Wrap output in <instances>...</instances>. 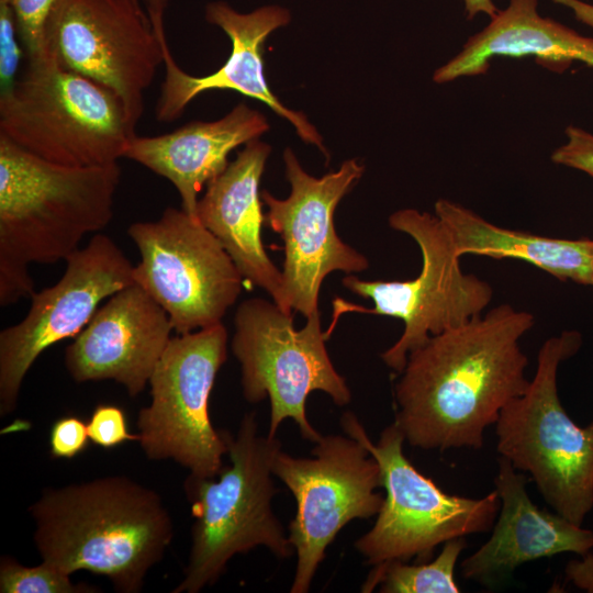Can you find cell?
<instances>
[{"label":"cell","instance_id":"cell-20","mask_svg":"<svg viewBox=\"0 0 593 593\" xmlns=\"http://www.w3.org/2000/svg\"><path fill=\"white\" fill-rule=\"evenodd\" d=\"M269 153L270 146L258 138L245 144L236 159L206 184L198 202L197 219L217 238L243 278L275 301L282 275L261 240L265 214L259 192Z\"/></svg>","mask_w":593,"mask_h":593},{"label":"cell","instance_id":"cell-19","mask_svg":"<svg viewBox=\"0 0 593 593\" xmlns=\"http://www.w3.org/2000/svg\"><path fill=\"white\" fill-rule=\"evenodd\" d=\"M269 130L266 118L239 103L212 122L194 121L156 136H133L124 157L170 181L181 209L197 219L198 194L228 166L230 153Z\"/></svg>","mask_w":593,"mask_h":593},{"label":"cell","instance_id":"cell-11","mask_svg":"<svg viewBox=\"0 0 593 593\" xmlns=\"http://www.w3.org/2000/svg\"><path fill=\"white\" fill-rule=\"evenodd\" d=\"M312 457L276 454L272 473L293 494L296 512L289 540L296 553L291 593H306L326 548L353 519L377 515L384 497L377 459L350 436L326 435L314 443Z\"/></svg>","mask_w":593,"mask_h":593},{"label":"cell","instance_id":"cell-17","mask_svg":"<svg viewBox=\"0 0 593 593\" xmlns=\"http://www.w3.org/2000/svg\"><path fill=\"white\" fill-rule=\"evenodd\" d=\"M205 20L230 37L231 54L216 71L203 77L187 74L177 65L171 53L165 55L166 75L155 108L156 119L159 122H172L200 93L212 89H230L270 107L294 126L301 139L317 146L328 157L322 136L306 115L284 107L269 89L265 78V41L275 30L289 24L290 11L273 4L242 13L226 2L215 1L206 4Z\"/></svg>","mask_w":593,"mask_h":593},{"label":"cell","instance_id":"cell-8","mask_svg":"<svg viewBox=\"0 0 593 593\" xmlns=\"http://www.w3.org/2000/svg\"><path fill=\"white\" fill-rule=\"evenodd\" d=\"M340 425L377 459L385 489L372 528L355 542L367 563L412 558L425 562L438 545L493 527L501 505L496 490L481 499L444 492L407 460L405 437L395 421L381 432L377 444L353 412H345Z\"/></svg>","mask_w":593,"mask_h":593},{"label":"cell","instance_id":"cell-27","mask_svg":"<svg viewBox=\"0 0 593 593\" xmlns=\"http://www.w3.org/2000/svg\"><path fill=\"white\" fill-rule=\"evenodd\" d=\"M18 26L13 10L0 2V86L1 93L18 80L16 72L22 56L18 42Z\"/></svg>","mask_w":593,"mask_h":593},{"label":"cell","instance_id":"cell-28","mask_svg":"<svg viewBox=\"0 0 593 593\" xmlns=\"http://www.w3.org/2000/svg\"><path fill=\"white\" fill-rule=\"evenodd\" d=\"M90 441L87 422L76 415H65L49 430V454L56 459H72L85 451Z\"/></svg>","mask_w":593,"mask_h":593},{"label":"cell","instance_id":"cell-15","mask_svg":"<svg viewBox=\"0 0 593 593\" xmlns=\"http://www.w3.org/2000/svg\"><path fill=\"white\" fill-rule=\"evenodd\" d=\"M65 261L61 278L32 294L24 318L0 332L1 416L15 410L23 380L42 353L76 337L104 299L134 283V266L104 234Z\"/></svg>","mask_w":593,"mask_h":593},{"label":"cell","instance_id":"cell-29","mask_svg":"<svg viewBox=\"0 0 593 593\" xmlns=\"http://www.w3.org/2000/svg\"><path fill=\"white\" fill-rule=\"evenodd\" d=\"M564 134L566 142L551 154L552 163L593 177V134L574 125L567 126Z\"/></svg>","mask_w":593,"mask_h":593},{"label":"cell","instance_id":"cell-23","mask_svg":"<svg viewBox=\"0 0 593 593\" xmlns=\"http://www.w3.org/2000/svg\"><path fill=\"white\" fill-rule=\"evenodd\" d=\"M465 537L446 541L435 560L409 564L391 560L376 564L361 586L371 592L376 586L383 593H458L455 579L457 561L466 548Z\"/></svg>","mask_w":593,"mask_h":593},{"label":"cell","instance_id":"cell-18","mask_svg":"<svg viewBox=\"0 0 593 593\" xmlns=\"http://www.w3.org/2000/svg\"><path fill=\"white\" fill-rule=\"evenodd\" d=\"M494 479L501 502L491 537L460 564L466 580L491 584L523 563L560 553L583 556L593 549V532L530 500L527 479L504 457Z\"/></svg>","mask_w":593,"mask_h":593},{"label":"cell","instance_id":"cell-1","mask_svg":"<svg viewBox=\"0 0 593 593\" xmlns=\"http://www.w3.org/2000/svg\"><path fill=\"white\" fill-rule=\"evenodd\" d=\"M532 313L510 304L430 336L412 350L395 384V422L424 450L480 449L484 430L528 388L521 338Z\"/></svg>","mask_w":593,"mask_h":593},{"label":"cell","instance_id":"cell-13","mask_svg":"<svg viewBox=\"0 0 593 593\" xmlns=\"http://www.w3.org/2000/svg\"><path fill=\"white\" fill-rule=\"evenodd\" d=\"M45 49L63 68L112 91L134 130L144 92L171 52L138 0H59L46 23Z\"/></svg>","mask_w":593,"mask_h":593},{"label":"cell","instance_id":"cell-6","mask_svg":"<svg viewBox=\"0 0 593 593\" xmlns=\"http://www.w3.org/2000/svg\"><path fill=\"white\" fill-rule=\"evenodd\" d=\"M581 345L578 331L545 340L528 388L503 407L495 423L500 455L528 472L555 512L579 526L593 508V422L581 427L568 415L557 373Z\"/></svg>","mask_w":593,"mask_h":593},{"label":"cell","instance_id":"cell-7","mask_svg":"<svg viewBox=\"0 0 593 593\" xmlns=\"http://www.w3.org/2000/svg\"><path fill=\"white\" fill-rule=\"evenodd\" d=\"M390 226L411 236L422 254L418 276L405 281H366L356 276L344 277L343 284L351 292L373 302L372 309L335 299L334 318L346 312L396 317L404 331L398 342L381 354L383 362L402 372L409 354L430 336L459 326L483 313L493 298L492 287L460 267V256L443 221L434 213L402 209L389 217Z\"/></svg>","mask_w":593,"mask_h":593},{"label":"cell","instance_id":"cell-33","mask_svg":"<svg viewBox=\"0 0 593 593\" xmlns=\"http://www.w3.org/2000/svg\"><path fill=\"white\" fill-rule=\"evenodd\" d=\"M590 286L593 288V257H592V275H591V283Z\"/></svg>","mask_w":593,"mask_h":593},{"label":"cell","instance_id":"cell-5","mask_svg":"<svg viewBox=\"0 0 593 593\" xmlns=\"http://www.w3.org/2000/svg\"><path fill=\"white\" fill-rule=\"evenodd\" d=\"M0 134L36 157L70 167L119 163L136 135L112 91L63 68L48 53L29 60L1 93Z\"/></svg>","mask_w":593,"mask_h":593},{"label":"cell","instance_id":"cell-14","mask_svg":"<svg viewBox=\"0 0 593 593\" xmlns=\"http://www.w3.org/2000/svg\"><path fill=\"white\" fill-rule=\"evenodd\" d=\"M283 160L290 195L281 200L267 190L260 193L268 206L265 224L284 244L281 287L273 302L286 313L294 310L307 318L318 312L320 289L328 273L361 272L369 266L363 255L339 238L334 225L337 204L365 167L349 159L338 170L315 178L303 170L290 148Z\"/></svg>","mask_w":593,"mask_h":593},{"label":"cell","instance_id":"cell-16","mask_svg":"<svg viewBox=\"0 0 593 593\" xmlns=\"http://www.w3.org/2000/svg\"><path fill=\"white\" fill-rule=\"evenodd\" d=\"M174 328L166 311L135 282L112 294L69 344L74 381L113 380L132 398L149 384Z\"/></svg>","mask_w":593,"mask_h":593},{"label":"cell","instance_id":"cell-21","mask_svg":"<svg viewBox=\"0 0 593 593\" xmlns=\"http://www.w3.org/2000/svg\"><path fill=\"white\" fill-rule=\"evenodd\" d=\"M495 57H534L541 66L564 71L580 61L593 68V37L538 11V0H508V4L433 75L436 83L484 75Z\"/></svg>","mask_w":593,"mask_h":593},{"label":"cell","instance_id":"cell-9","mask_svg":"<svg viewBox=\"0 0 593 593\" xmlns=\"http://www.w3.org/2000/svg\"><path fill=\"white\" fill-rule=\"evenodd\" d=\"M231 347L240 365L243 396L249 403L270 400V437L286 418H291L302 437L316 443L322 436L306 416L311 392L326 393L334 404L347 405L351 392L335 369L321 328L320 313L306 318L301 329L293 327L292 313L273 301L247 299L234 316Z\"/></svg>","mask_w":593,"mask_h":593},{"label":"cell","instance_id":"cell-31","mask_svg":"<svg viewBox=\"0 0 593 593\" xmlns=\"http://www.w3.org/2000/svg\"><path fill=\"white\" fill-rule=\"evenodd\" d=\"M170 0H145L146 14L161 44L168 46L165 33V12Z\"/></svg>","mask_w":593,"mask_h":593},{"label":"cell","instance_id":"cell-24","mask_svg":"<svg viewBox=\"0 0 593 593\" xmlns=\"http://www.w3.org/2000/svg\"><path fill=\"white\" fill-rule=\"evenodd\" d=\"M1 593H94L93 585L74 583L70 574L42 561L35 567H25L9 556L0 559Z\"/></svg>","mask_w":593,"mask_h":593},{"label":"cell","instance_id":"cell-26","mask_svg":"<svg viewBox=\"0 0 593 593\" xmlns=\"http://www.w3.org/2000/svg\"><path fill=\"white\" fill-rule=\"evenodd\" d=\"M87 427L90 441L104 449L139 440L138 433L130 432L123 409L114 404L97 405L87 421Z\"/></svg>","mask_w":593,"mask_h":593},{"label":"cell","instance_id":"cell-12","mask_svg":"<svg viewBox=\"0 0 593 593\" xmlns=\"http://www.w3.org/2000/svg\"><path fill=\"white\" fill-rule=\"evenodd\" d=\"M127 234L141 261L134 282L168 314L174 332L188 334L222 323L243 288V276L217 238L182 209L167 208Z\"/></svg>","mask_w":593,"mask_h":593},{"label":"cell","instance_id":"cell-22","mask_svg":"<svg viewBox=\"0 0 593 593\" xmlns=\"http://www.w3.org/2000/svg\"><path fill=\"white\" fill-rule=\"evenodd\" d=\"M435 214L450 233L459 256L526 261L558 280L590 286L593 240L540 236L497 226L461 204L439 199Z\"/></svg>","mask_w":593,"mask_h":593},{"label":"cell","instance_id":"cell-3","mask_svg":"<svg viewBox=\"0 0 593 593\" xmlns=\"http://www.w3.org/2000/svg\"><path fill=\"white\" fill-rule=\"evenodd\" d=\"M119 163H49L0 134V305L32 296L30 264L66 260L113 217Z\"/></svg>","mask_w":593,"mask_h":593},{"label":"cell","instance_id":"cell-2","mask_svg":"<svg viewBox=\"0 0 593 593\" xmlns=\"http://www.w3.org/2000/svg\"><path fill=\"white\" fill-rule=\"evenodd\" d=\"M29 513L42 561L103 575L120 593L142 591L175 535L160 495L126 475L47 488Z\"/></svg>","mask_w":593,"mask_h":593},{"label":"cell","instance_id":"cell-10","mask_svg":"<svg viewBox=\"0 0 593 593\" xmlns=\"http://www.w3.org/2000/svg\"><path fill=\"white\" fill-rule=\"evenodd\" d=\"M226 358L222 323L171 337L149 380L150 402L137 416L138 443L148 459H171L199 478L219 474L227 443L224 430L212 425L209 402Z\"/></svg>","mask_w":593,"mask_h":593},{"label":"cell","instance_id":"cell-25","mask_svg":"<svg viewBox=\"0 0 593 593\" xmlns=\"http://www.w3.org/2000/svg\"><path fill=\"white\" fill-rule=\"evenodd\" d=\"M59 0H0L14 12L18 33L23 42L27 60L46 55L45 27Z\"/></svg>","mask_w":593,"mask_h":593},{"label":"cell","instance_id":"cell-32","mask_svg":"<svg viewBox=\"0 0 593 593\" xmlns=\"http://www.w3.org/2000/svg\"><path fill=\"white\" fill-rule=\"evenodd\" d=\"M462 2L469 20L475 18L478 14H485L492 19L499 11L493 0H462Z\"/></svg>","mask_w":593,"mask_h":593},{"label":"cell","instance_id":"cell-4","mask_svg":"<svg viewBox=\"0 0 593 593\" xmlns=\"http://www.w3.org/2000/svg\"><path fill=\"white\" fill-rule=\"evenodd\" d=\"M230 465L214 478L189 474L184 491L194 518L183 578L172 593H198L214 584L238 553L264 546L277 558L294 549L272 511L277 493L272 462L277 437L258 434L255 413H246L235 437L224 430Z\"/></svg>","mask_w":593,"mask_h":593},{"label":"cell","instance_id":"cell-30","mask_svg":"<svg viewBox=\"0 0 593 593\" xmlns=\"http://www.w3.org/2000/svg\"><path fill=\"white\" fill-rule=\"evenodd\" d=\"M566 578L577 588L593 593V552L572 559L564 569Z\"/></svg>","mask_w":593,"mask_h":593}]
</instances>
